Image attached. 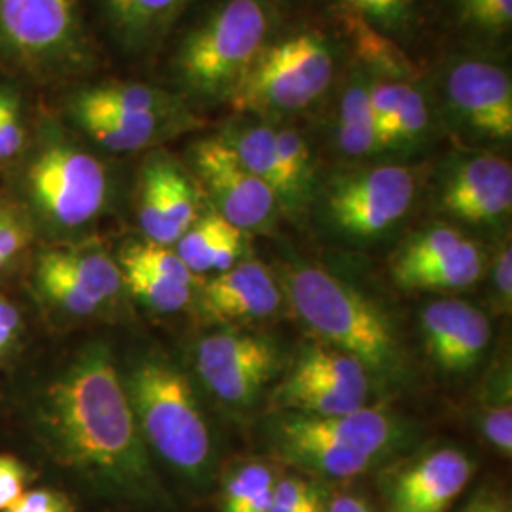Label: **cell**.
<instances>
[{
  "label": "cell",
  "instance_id": "36",
  "mask_svg": "<svg viewBox=\"0 0 512 512\" xmlns=\"http://www.w3.org/2000/svg\"><path fill=\"white\" fill-rule=\"evenodd\" d=\"M2 512H74L73 499L59 490L37 488L25 490Z\"/></svg>",
  "mask_w": 512,
  "mask_h": 512
},
{
  "label": "cell",
  "instance_id": "22",
  "mask_svg": "<svg viewBox=\"0 0 512 512\" xmlns=\"http://www.w3.org/2000/svg\"><path fill=\"white\" fill-rule=\"evenodd\" d=\"M332 92L329 120L334 148L348 160H366L384 154L370 109L365 69L349 61L340 76V84Z\"/></svg>",
  "mask_w": 512,
  "mask_h": 512
},
{
  "label": "cell",
  "instance_id": "26",
  "mask_svg": "<svg viewBox=\"0 0 512 512\" xmlns=\"http://www.w3.org/2000/svg\"><path fill=\"white\" fill-rule=\"evenodd\" d=\"M277 467L262 459H247L230 467L222 478L220 512H270Z\"/></svg>",
  "mask_w": 512,
  "mask_h": 512
},
{
  "label": "cell",
  "instance_id": "24",
  "mask_svg": "<svg viewBox=\"0 0 512 512\" xmlns=\"http://www.w3.org/2000/svg\"><path fill=\"white\" fill-rule=\"evenodd\" d=\"M243 236L241 230L222 219L215 209H209L200 213L173 249L192 274H219L241 260Z\"/></svg>",
  "mask_w": 512,
  "mask_h": 512
},
{
  "label": "cell",
  "instance_id": "11",
  "mask_svg": "<svg viewBox=\"0 0 512 512\" xmlns=\"http://www.w3.org/2000/svg\"><path fill=\"white\" fill-rule=\"evenodd\" d=\"M33 281L46 306L71 319L105 310L124 289L118 262L95 245H46L35 260Z\"/></svg>",
  "mask_w": 512,
  "mask_h": 512
},
{
  "label": "cell",
  "instance_id": "40",
  "mask_svg": "<svg viewBox=\"0 0 512 512\" xmlns=\"http://www.w3.org/2000/svg\"><path fill=\"white\" fill-rule=\"evenodd\" d=\"M21 330V315L18 308L0 296V344L4 348H10V344L16 340Z\"/></svg>",
  "mask_w": 512,
  "mask_h": 512
},
{
  "label": "cell",
  "instance_id": "10",
  "mask_svg": "<svg viewBox=\"0 0 512 512\" xmlns=\"http://www.w3.org/2000/svg\"><path fill=\"white\" fill-rule=\"evenodd\" d=\"M439 118L473 143L505 145L512 139L511 73L490 57H448L435 82Z\"/></svg>",
  "mask_w": 512,
  "mask_h": 512
},
{
  "label": "cell",
  "instance_id": "14",
  "mask_svg": "<svg viewBox=\"0 0 512 512\" xmlns=\"http://www.w3.org/2000/svg\"><path fill=\"white\" fill-rule=\"evenodd\" d=\"M437 207L469 226L497 228L512 213V165L492 152H467L440 169Z\"/></svg>",
  "mask_w": 512,
  "mask_h": 512
},
{
  "label": "cell",
  "instance_id": "6",
  "mask_svg": "<svg viewBox=\"0 0 512 512\" xmlns=\"http://www.w3.org/2000/svg\"><path fill=\"white\" fill-rule=\"evenodd\" d=\"M283 287L298 317L323 344L363 363L372 380L397 384L404 351L384 311L323 268L300 264L283 274Z\"/></svg>",
  "mask_w": 512,
  "mask_h": 512
},
{
  "label": "cell",
  "instance_id": "7",
  "mask_svg": "<svg viewBox=\"0 0 512 512\" xmlns=\"http://www.w3.org/2000/svg\"><path fill=\"white\" fill-rule=\"evenodd\" d=\"M344 69L342 42L302 25L270 40L226 105L238 114L283 122L325 101Z\"/></svg>",
  "mask_w": 512,
  "mask_h": 512
},
{
  "label": "cell",
  "instance_id": "34",
  "mask_svg": "<svg viewBox=\"0 0 512 512\" xmlns=\"http://www.w3.org/2000/svg\"><path fill=\"white\" fill-rule=\"evenodd\" d=\"M459 18L488 37H503L511 31L512 0H452Z\"/></svg>",
  "mask_w": 512,
  "mask_h": 512
},
{
  "label": "cell",
  "instance_id": "17",
  "mask_svg": "<svg viewBox=\"0 0 512 512\" xmlns=\"http://www.w3.org/2000/svg\"><path fill=\"white\" fill-rule=\"evenodd\" d=\"M420 325L429 357L448 374L471 372L492 338L488 317L456 298L429 302L421 310Z\"/></svg>",
  "mask_w": 512,
  "mask_h": 512
},
{
  "label": "cell",
  "instance_id": "28",
  "mask_svg": "<svg viewBox=\"0 0 512 512\" xmlns=\"http://www.w3.org/2000/svg\"><path fill=\"white\" fill-rule=\"evenodd\" d=\"M484 272V255L473 239L465 238L450 255L433 266L404 279L401 287L410 291H452L476 283Z\"/></svg>",
  "mask_w": 512,
  "mask_h": 512
},
{
  "label": "cell",
  "instance_id": "5",
  "mask_svg": "<svg viewBox=\"0 0 512 512\" xmlns=\"http://www.w3.org/2000/svg\"><path fill=\"white\" fill-rule=\"evenodd\" d=\"M97 67L80 0H0V71L21 86H71Z\"/></svg>",
  "mask_w": 512,
  "mask_h": 512
},
{
  "label": "cell",
  "instance_id": "2",
  "mask_svg": "<svg viewBox=\"0 0 512 512\" xmlns=\"http://www.w3.org/2000/svg\"><path fill=\"white\" fill-rule=\"evenodd\" d=\"M8 169V200L46 245L78 243L109 213L114 198L109 164L59 114L38 116Z\"/></svg>",
  "mask_w": 512,
  "mask_h": 512
},
{
  "label": "cell",
  "instance_id": "20",
  "mask_svg": "<svg viewBox=\"0 0 512 512\" xmlns=\"http://www.w3.org/2000/svg\"><path fill=\"white\" fill-rule=\"evenodd\" d=\"M200 306L211 323L264 319L281 308V289L264 264L255 258L239 260L207 279Z\"/></svg>",
  "mask_w": 512,
  "mask_h": 512
},
{
  "label": "cell",
  "instance_id": "8",
  "mask_svg": "<svg viewBox=\"0 0 512 512\" xmlns=\"http://www.w3.org/2000/svg\"><path fill=\"white\" fill-rule=\"evenodd\" d=\"M403 421L384 404L340 416L285 412L274 421L270 439L275 454L313 475L349 480L368 473L403 446Z\"/></svg>",
  "mask_w": 512,
  "mask_h": 512
},
{
  "label": "cell",
  "instance_id": "16",
  "mask_svg": "<svg viewBox=\"0 0 512 512\" xmlns=\"http://www.w3.org/2000/svg\"><path fill=\"white\" fill-rule=\"evenodd\" d=\"M200 217V186L164 148L148 152L139 173L137 220L148 241L173 247Z\"/></svg>",
  "mask_w": 512,
  "mask_h": 512
},
{
  "label": "cell",
  "instance_id": "37",
  "mask_svg": "<svg viewBox=\"0 0 512 512\" xmlns=\"http://www.w3.org/2000/svg\"><path fill=\"white\" fill-rule=\"evenodd\" d=\"M29 469L14 456L0 454V512L6 511L25 492Z\"/></svg>",
  "mask_w": 512,
  "mask_h": 512
},
{
  "label": "cell",
  "instance_id": "3",
  "mask_svg": "<svg viewBox=\"0 0 512 512\" xmlns=\"http://www.w3.org/2000/svg\"><path fill=\"white\" fill-rule=\"evenodd\" d=\"M275 0H215L177 37L171 90L194 107L228 103L256 57L279 33Z\"/></svg>",
  "mask_w": 512,
  "mask_h": 512
},
{
  "label": "cell",
  "instance_id": "19",
  "mask_svg": "<svg viewBox=\"0 0 512 512\" xmlns=\"http://www.w3.org/2000/svg\"><path fill=\"white\" fill-rule=\"evenodd\" d=\"M90 145L109 154H135L162 148L165 141L200 126L194 110L181 114H59Z\"/></svg>",
  "mask_w": 512,
  "mask_h": 512
},
{
  "label": "cell",
  "instance_id": "9",
  "mask_svg": "<svg viewBox=\"0 0 512 512\" xmlns=\"http://www.w3.org/2000/svg\"><path fill=\"white\" fill-rule=\"evenodd\" d=\"M418 175L403 164L363 165L330 179L321 215L330 230L351 241H370L399 226L418 196Z\"/></svg>",
  "mask_w": 512,
  "mask_h": 512
},
{
  "label": "cell",
  "instance_id": "27",
  "mask_svg": "<svg viewBox=\"0 0 512 512\" xmlns=\"http://www.w3.org/2000/svg\"><path fill=\"white\" fill-rule=\"evenodd\" d=\"M439 114L435 109L433 93L423 84V78L404 86L403 99L397 110L395 129L387 152L408 154L423 147L435 128Z\"/></svg>",
  "mask_w": 512,
  "mask_h": 512
},
{
  "label": "cell",
  "instance_id": "13",
  "mask_svg": "<svg viewBox=\"0 0 512 512\" xmlns=\"http://www.w3.org/2000/svg\"><path fill=\"white\" fill-rule=\"evenodd\" d=\"M194 366L220 403L245 408L255 403L279 370V349L270 338L253 332L220 330L198 342Z\"/></svg>",
  "mask_w": 512,
  "mask_h": 512
},
{
  "label": "cell",
  "instance_id": "29",
  "mask_svg": "<svg viewBox=\"0 0 512 512\" xmlns=\"http://www.w3.org/2000/svg\"><path fill=\"white\" fill-rule=\"evenodd\" d=\"M116 262L122 272L124 287L150 310L158 313H177L192 302L194 287H188L171 277L158 274L135 260H129L126 256L118 255Z\"/></svg>",
  "mask_w": 512,
  "mask_h": 512
},
{
  "label": "cell",
  "instance_id": "41",
  "mask_svg": "<svg viewBox=\"0 0 512 512\" xmlns=\"http://www.w3.org/2000/svg\"><path fill=\"white\" fill-rule=\"evenodd\" d=\"M327 512H376L372 503L359 494L332 495L327 503Z\"/></svg>",
  "mask_w": 512,
  "mask_h": 512
},
{
  "label": "cell",
  "instance_id": "31",
  "mask_svg": "<svg viewBox=\"0 0 512 512\" xmlns=\"http://www.w3.org/2000/svg\"><path fill=\"white\" fill-rule=\"evenodd\" d=\"M342 10L351 12L387 37L403 44L420 31L425 18V0H336Z\"/></svg>",
  "mask_w": 512,
  "mask_h": 512
},
{
  "label": "cell",
  "instance_id": "33",
  "mask_svg": "<svg viewBox=\"0 0 512 512\" xmlns=\"http://www.w3.org/2000/svg\"><path fill=\"white\" fill-rule=\"evenodd\" d=\"M23 86L14 80L0 82V167L12 164L27 143L31 118Z\"/></svg>",
  "mask_w": 512,
  "mask_h": 512
},
{
  "label": "cell",
  "instance_id": "38",
  "mask_svg": "<svg viewBox=\"0 0 512 512\" xmlns=\"http://www.w3.org/2000/svg\"><path fill=\"white\" fill-rule=\"evenodd\" d=\"M494 283L497 298L503 308L511 310L512 302V253L511 243H503L495 256Z\"/></svg>",
  "mask_w": 512,
  "mask_h": 512
},
{
  "label": "cell",
  "instance_id": "43",
  "mask_svg": "<svg viewBox=\"0 0 512 512\" xmlns=\"http://www.w3.org/2000/svg\"><path fill=\"white\" fill-rule=\"evenodd\" d=\"M4 351H6V348H4V346H2V344H0V355H2V353H4Z\"/></svg>",
  "mask_w": 512,
  "mask_h": 512
},
{
  "label": "cell",
  "instance_id": "42",
  "mask_svg": "<svg viewBox=\"0 0 512 512\" xmlns=\"http://www.w3.org/2000/svg\"><path fill=\"white\" fill-rule=\"evenodd\" d=\"M327 503H329V499H327V495H325V497L313 501L308 507H304L302 511L298 512H327Z\"/></svg>",
  "mask_w": 512,
  "mask_h": 512
},
{
  "label": "cell",
  "instance_id": "32",
  "mask_svg": "<svg viewBox=\"0 0 512 512\" xmlns=\"http://www.w3.org/2000/svg\"><path fill=\"white\" fill-rule=\"evenodd\" d=\"M277 147L293 188L294 209L304 211L315 194V158L308 139L300 129L274 122Z\"/></svg>",
  "mask_w": 512,
  "mask_h": 512
},
{
  "label": "cell",
  "instance_id": "12",
  "mask_svg": "<svg viewBox=\"0 0 512 512\" xmlns=\"http://www.w3.org/2000/svg\"><path fill=\"white\" fill-rule=\"evenodd\" d=\"M190 173L220 217L243 234L268 232L281 207L272 188L262 183L219 137L190 145Z\"/></svg>",
  "mask_w": 512,
  "mask_h": 512
},
{
  "label": "cell",
  "instance_id": "25",
  "mask_svg": "<svg viewBox=\"0 0 512 512\" xmlns=\"http://www.w3.org/2000/svg\"><path fill=\"white\" fill-rule=\"evenodd\" d=\"M344 14V33L351 44L353 61L359 63L366 73L378 74L385 78L410 82L423 78L418 65L406 54L403 44L384 35L365 19L342 10Z\"/></svg>",
  "mask_w": 512,
  "mask_h": 512
},
{
  "label": "cell",
  "instance_id": "15",
  "mask_svg": "<svg viewBox=\"0 0 512 512\" xmlns=\"http://www.w3.org/2000/svg\"><path fill=\"white\" fill-rule=\"evenodd\" d=\"M475 471V459L461 448H427L382 475L387 512H448Z\"/></svg>",
  "mask_w": 512,
  "mask_h": 512
},
{
  "label": "cell",
  "instance_id": "18",
  "mask_svg": "<svg viewBox=\"0 0 512 512\" xmlns=\"http://www.w3.org/2000/svg\"><path fill=\"white\" fill-rule=\"evenodd\" d=\"M198 0H93L114 48L143 63L164 48L173 29Z\"/></svg>",
  "mask_w": 512,
  "mask_h": 512
},
{
  "label": "cell",
  "instance_id": "39",
  "mask_svg": "<svg viewBox=\"0 0 512 512\" xmlns=\"http://www.w3.org/2000/svg\"><path fill=\"white\" fill-rule=\"evenodd\" d=\"M459 512H511V503L501 490L482 486L465 501Z\"/></svg>",
  "mask_w": 512,
  "mask_h": 512
},
{
  "label": "cell",
  "instance_id": "1",
  "mask_svg": "<svg viewBox=\"0 0 512 512\" xmlns=\"http://www.w3.org/2000/svg\"><path fill=\"white\" fill-rule=\"evenodd\" d=\"M23 414L46 454L97 492L145 511L175 509L109 344L88 342L63 357L31 387Z\"/></svg>",
  "mask_w": 512,
  "mask_h": 512
},
{
  "label": "cell",
  "instance_id": "23",
  "mask_svg": "<svg viewBox=\"0 0 512 512\" xmlns=\"http://www.w3.org/2000/svg\"><path fill=\"white\" fill-rule=\"evenodd\" d=\"M283 382L325 389L368 404L374 380L355 357L319 342L300 349L293 370Z\"/></svg>",
  "mask_w": 512,
  "mask_h": 512
},
{
  "label": "cell",
  "instance_id": "21",
  "mask_svg": "<svg viewBox=\"0 0 512 512\" xmlns=\"http://www.w3.org/2000/svg\"><path fill=\"white\" fill-rule=\"evenodd\" d=\"M61 114H181L192 107L167 86L137 80H82L67 86Z\"/></svg>",
  "mask_w": 512,
  "mask_h": 512
},
{
  "label": "cell",
  "instance_id": "30",
  "mask_svg": "<svg viewBox=\"0 0 512 512\" xmlns=\"http://www.w3.org/2000/svg\"><path fill=\"white\" fill-rule=\"evenodd\" d=\"M465 239V234L459 232L452 224L437 222L414 234L397 251L391 260V275L401 285L410 275L418 274L421 270L433 266L440 258L450 255L459 243Z\"/></svg>",
  "mask_w": 512,
  "mask_h": 512
},
{
  "label": "cell",
  "instance_id": "4",
  "mask_svg": "<svg viewBox=\"0 0 512 512\" xmlns=\"http://www.w3.org/2000/svg\"><path fill=\"white\" fill-rule=\"evenodd\" d=\"M129 404L150 456L203 490L213 480L215 446L200 401L183 370L162 351L147 349L122 372Z\"/></svg>",
  "mask_w": 512,
  "mask_h": 512
},
{
  "label": "cell",
  "instance_id": "35",
  "mask_svg": "<svg viewBox=\"0 0 512 512\" xmlns=\"http://www.w3.org/2000/svg\"><path fill=\"white\" fill-rule=\"evenodd\" d=\"M480 431L486 440L505 458L512 454L511 385L499 393V399L484 404L480 416Z\"/></svg>",
  "mask_w": 512,
  "mask_h": 512
}]
</instances>
